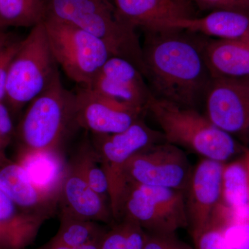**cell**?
Listing matches in <instances>:
<instances>
[{
  "instance_id": "ac0fdd59",
  "label": "cell",
  "mask_w": 249,
  "mask_h": 249,
  "mask_svg": "<svg viewBox=\"0 0 249 249\" xmlns=\"http://www.w3.org/2000/svg\"><path fill=\"white\" fill-rule=\"evenodd\" d=\"M17 162L29 177L32 182L41 191L60 195L68 164L60 152H19Z\"/></svg>"
},
{
  "instance_id": "52a82bcc",
  "label": "cell",
  "mask_w": 249,
  "mask_h": 249,
  "mask_svg": "<svg viewBox=\"0 0 249 249\" xmlns=\"http://www.w3.org/2000/svg\"><path fill=\"white\" fill-rule=\"evenodd\" d=\"M122 219L134 221L150 233H177L188 227L185 193L164 187L127 183L121 203Z\"/></svg>"
},
{
  "instance_id": "e0dca14e",
  "label": "cell",
  "mask_w": 249,
  "mask_h": 249,
  "mask_svg": "<svg viewBox=\"0 0 249 249\" xmlns=\"http://www.w3.org/2000/svg\"><path fill=\"white\" fill-rule=\"evenodd\" d=\"M0 188L18 207L31 213L53 215L60 195L41 191L17 161L10 160L0 168Z\"/></svg>"
},
{
  "instance_id": "83f0119b",
  "label": "cell",
  "mask_w": 249,
  "mask_h": 249,
  "mask_svg": "<svg viewBox=\"0 0 249 249\" xmlns=\"http://www.w3.org/2000/svg\"><path fill=\"white\" fill-rule=\"evenodd\" d=\"M13 129L9 109L4 103H0V168L10 161L6 151L12 138Z\"/></svg>"
},
{
  "instance_id": "e575fe53",
  "label": "cell",
  "mask_w": 249,
  "mask_h": 249,
  "mask_svg": "<svg viewBox=\"0 0 249 249\" xmlns=\"http://www.w3.org/2000/svg\"><path fill=\"white\" fill-rule=\"evenodd\" d=\"M242 157V159H243L244 161H245L246 168H247L249 184V148H248V147H244Z\"/></svg>"
},
{
  "instance_id": "277c9868",
  "label": "cell",
  "mask_w": 249,
  "mask_h": 249,
  "mask_svg": "<svg viewBox=\"0 0 249 249\" xmlns=\"http://www.w3.org/2000/svg\"><path fill=\"white\" fill-rule=\"evenodd\" d=\"M76 123V93L62 85L60 73L31 101L19 127L22 150L60 152V145Z\"/></svg>"
},
{
  "instance_id": "74e56055",
  "label": "cell",
  "mask_w": 249,
  "mask_h": 249,
  "mask_svg": "<svg viewBox=\"0 0 249 249\" xmlns=\"http://www.w3.org/2000/svg\"></svg>"
},
{
  "instance_id": "d4e9b609",
  "label": "cell",
  "mask_w": 249,
  "mask_h": 249,
  "mask_svg": "<svg viewBox=\"0 0 249 249\" xmlns=\"http://www.w3.org/2000/svg\"><path fill=\"white\" fill-rule=\"evenodd\" d=\"M190 233L195 249H235L226 238L222 226L214 221Z\"/></svg>"
},
{
  "instance_id": "ffe728a7",
  "label": "cell",
  "mask_w": 249,
  "mask_h": 249,
  "mask_svg": "<svg viewBox=\"0 0 249 249\" xmlns=\"http://www.w3.org/2000/svg\"><path fill=\"white\" fill-rule=\"evenodd\" d=\"M107 230L101 223L76 217L61 208L58 231L48 242L67 247H79L101 240Z\"/></svg>"
},
{
  "instance_id": "3957f363",
  "label": "cell",
  "mask_w": 249,
  "mask_h": 249,
  "mask_svg": "<svg viewBox=\"0 0 249 249\" xmlns=\"http://www.w3.org/2000/svg\"><path fill=\"white\" fill-rule=\"evenodd\" d=\"M46 16L83 29L107 46L114 56L144 73L142 47L136 29L121 20L106 0H45ZM45 16V17H46Z\"/></svg>"
},
{
  "instance_id": "f1b7e54d",
  "label": "cell",
  "mask_w": 249,
  "mask_h": 249,
  "mask_svg": "<svg viewBox=\"0 0 249 249\" xmlns=\"http://www.w3.org/2000/svg\"><path fill=\"white\" fill-rule=\"evenodd\" d=\"M124 228L125 249H143L147 232L139 224L128 219L119 221Z\"/></svg>"
},
{
  "instance_id": "30bf717a",
  "label": "cell",
  "mask_w": 249,
  "mask_h": 249,
  "mask_svg": "<svg viewBox=\"0 0 249 249\" xmlns=\"http://www.w3.org/2000/svg\"><path fill=\"white\" fill-rule=\"evenodd\" d=\"M208 119L231 136L249 134V76H213L206 96Z\"/></svg>"
},
{
  "instance_id": "8992f818",
  "label": "cell",
  "mask_w": 249,
  "mask_h": 249,
  "mask_svg": "<svg viewBox=\"0 0 249 249\" xmlns=\"http://www.w3.org/2000/svg\"><path fill=\"white\" fill-rule=\"evenodd\" d=\"M46 34L55 62L67 76L88 88L108 59L114 56L102 41L72 24L46 16Z\"/></svg>"
},
{
  "instance_id": "9a60e30c",
  "label": "cell",
  "mask_w": 249,
  "mask_h": 249,
  "mask_svg": "<svg viewBox=\"0 0 249 249\" xmlns=\"http://www.w3.org/2000/svg\"><path fill=\"white\" fill-rule=\"evenodd\" d=\"M121 20L145 31L161 22L195 17L188 0H107Z\"/></svg>"
},
{
  "instance_id": "4fadbf2b",
  "label": "cell",
  "mask_w": 249,
  "mask_h": 249,
  "mask_svg": "<svg viewBox=\"0 0 249 249\" xmlns=\"http://www.w3.org/2000/svg\"><path fill=\"white\" fill-rule=\"evenodd\" d=\"M88 88L145 111L152 94L139 69L132 62L118 56L108 59Z\"/></svg>"
},
{
  "instance_id": "5b68a950",
  "label": "cell",
  "mask_w": 249,
  "mask_h": 249,
  "mask_svg": "<svg viewBox=\"0 0 249 249\" xmlns=\"http://www.w3.org/2000/svg\"><path fill=\"white\" fill-rule=\"evenodd\" d=\"M60 73L43 22L31 28L10 67L6 101L17 111L45 91Z\"/></svg>"
},
{
  "instance_id": "5bb4252c",
  "label": "cell",
  "mask_w": 249,
  "mask_h": 249,
  "mask_svg": "<svg viewBox=\"0 0 249 249\" xmlns=\"http://www.w3.org/2000/svg\"><path fill=\"white\" fill-rule=\"evenodd\" d=\"M60 204L62 209L81 219L107 224L116 223L109 201L93 191L71 163L68 165L62 183Z\"/></svg>"
},
{
  "instance_id": "7c38bea8",
  "label": "cell",
  "mask_w": 249,
  "mask_h": 249,
  "mask_svg": "<svg viewBox=\"0 0 249 249\" xmlns=\"http://www.w3.org/2000/svg\"><path fill=\"white\" fill-rule=\"evenodd\" d=\"M225 163L203 158L193 167L185 192L190 232L209 224L222 204V175Z\"/></svg>"
},
{
  "instance_id": "1f68e13d",
  "label": "cell",
  "mask_w": 249,
  "mask_h": 249,
  "mask_svg": "<svg viewBox=\"0 0 249 249\" xmlns=\"http://www.w3.org/2000/svg\"><path fill=\"white\" fill-rule=\"evenodd\" d=\"M99 249H125L124 228L121 222L111 224L100 243Z\"/></svg>"
},
{
  "instance_id": "836d02e7",
  "label": "cell",
  "mask_w": 249,
  "mask_h": 249,
  "mask_svg": "<svg viewBox=\"0 0 249 249\" xmlns=\"http://www.w3.org/2000/svg\"><path fill=\"white\" fill-rule=\"evenodd\" d=\"M101 241V240L88 244V245L79 246V247H67V246L53 245L47 242L45 245H42L37 249H99Z\"/></svg>"
},
{
  "instance_id": "44dd1931",
  "label": "cell",
  "mask_w": 249,
  "mask_h": 249,
  "mask_svg": "<svg viewBox=\"0 0 249 249\" xmlns=\"http://www.w3.org/2000/svg\"><path fill=\"white\" fill-rule=\"evenodd\" d=\"M45 0H0V30L5 28H33L43 22Z\"/></svg>"
},
{
  "instance_id": "484cf974",
  "label": "cell",
  "mask_w": 249,
  "mask_h": 249,
  "mask_svg": "<svg viewBox=\"0 0 249 249\" xmlns=\"http://www.w3.org/2000/svg\"><path fill=\"white\" fill-rule=\"evenodd\" d=\"M23 39H18L6 33L0 42V103L6 99V83L10 67L22 45Z\"/></svg>"
},
{
  "instance_id": "d6986e66",
  "label": "cell",
  "mask_w": 249,
  "mask_h": 249,
  "mask_svg": "<svg viewBox=\"0 0 249 249\" xmlns=\"http://www.w3.org/2000/svg\"><path fill=\"white\" fill-rule=\"evenodd\" d=\"M204 52L213 76H249V37L206 41Z\"/></svg>"
},
{
  "instance_id": "4316f807",
  "label": "cell",
  "mask_w": 249,
  "mask_h": 249,
  "mask_svg": "<svg viewBox=\"0 0 249 249\" xmlns=\"http://www.w3.org/2000/svg\"><path fill=\"white\" fill-rule=\"evenodd\" d=\"M42 216L52 214L44 213H31L18 207L0 188V221L6 222H24Z\"/></svg>"
},
{
  "instance_id": "7402d4cb",
  "label": "cell",
  "mask_w": 249,
  "mask_h": 249,
  "mask_svg": "<svg viewBox=\"0 0 249 249\" xmlns=\"http://www.w3.org/2000/svg\"><path fill=\"white\" fill-rule=\"evenodd\" d=\"M222 204L230 209L249 205V184L243 159L224 164L222 175Z\"/></svg>"
},
{
  "instance_id": "9c48e42d",
  "label": "cell",
  "mask_w": 249,
  "mask_h": 249,
  "mask_svg": "<svg viewBox=\"0 0 249 249\" xmlns=\"http://www.w3.org/2000/svg\"><path fill=\"white\" fill-rule=\"evenodd\" d=\"M193 168L183 149L162 142L132 156L124 168V178L126 183L164 187L185 193Z\"/></svg>"
},
{
  "instance_id": "8fae6325",
  "label": "cell",
  "mask_w": 249,
  "mask_h": 249,
  "mask_svg": "<svg viewBox=\"0 0 249 249\" xmlns=\"http://www.w3.org/2000/svg\"><path fill=\"white\" fill-rule=\"evenodd\" d=\"M76 93V123L93 134L119 133L142 119L143 110L114 101L88 88Z\"/></svg>"
},
{
  "instance_id": "8d00e7d4",
  "label": "cell",
  "mask_w": 249,
  "mask_h": 249,
  "mask_svg": "<svg viewBox=\"0 0 249 249\" xmlns=\"http://www.w3.org/2000/svg\"><path fill=\"white\" fill-rule=\"evenodd\" d=\"M6 33L4 32L3 30H0V42L2 41L3 39H4V37H5V36H6Z\"/></svg>"
},
{
  "instance_id": "6da1fadb",
  "label": "cell",
  "mask_w": 249,
  "mask_h": 249,
  "mask_svg": "<svg viewBox=\"0 0 249 249\" xmlns=\"http://www.w3.org/2000/svg\"><path fill=\"white\" fill-rule=\"evenodd\" d=\"M145 32L143 76L150 83L152 96L196 109L205 99L213 78L205 57L206 41L178 29Z\"/></svg>"
},
{
  "instance_id": "f546056e",
  "label": "cell",
  "mask_w": 249,
  "mask_h": 249,
  "mask_svg": "<svg viewBox=\"0 0 249 249\" xmlns=\"http://www.w3.org/2000/svg\"><path fill=\"white\" fill-rule=\"evenodd\" d=\"M198 7L204 11H236L249 15V0H193Z\"/></svg>"
},
{
  "instance_id": "2e32d148",
  "label": "cell",
  "mask_w": 249,
  "mask_h": 249,
  "mask_svg": "<svg viewBox=\"0 0 249 249\" xmlns=\"http://www.w3.org/2000/svg\"><path fill=\"white\" fill-rule=\"evenodd\" d=\"M178 29L217 40H238L249 37V15L218 10L201 18H185L161 22L151 30Z\"/></svg>"
},
{
  "instance_id": "cb8c5ba5",
  "label": "cell",
  "mask_w": 249,
  "mask_h": 249,
  "mask_svg": "<svg viewBox=\"0 0 249 249\" xmlns=\"http://www.w3.org/2000/svg\"><path fill=\"white\" fill-rule=\"evenodd\" d=\"M50 218L43 216L24 222L0 221V249L27 248L35 242L42 225Z\"/></svg>"
},
{
  "instance_id": "603a6c76",
  "label": "cell",
  "mask_w": 249,
  "mask_h": 249,
  "mask_svg": "<svg viewBox=\"0 0 249 249\" xmlns=\"http://www.w3.org/2000/svg\"><path fill=\"white\" fill-rule=\"evenodd\" d=\"M71 164L93 191L109 201L107 176L92 144L87 142L80 147Z\"/></svg>"
},
{
  "instance_id": "d6a6232c",
  "label": "cell",
  "mask_w": 249,
  "mask_h": 249,
  "mask_svg": "<svg viewBox=\"0 0 249 249\" xmlns=\"http://www.w3.org/2000/svg\"><path fill=\"white\" fill-rule=\"evenodd\" d=\"M178 239L177 233L147 232V240L143 249H170L175 245Z\"/></svg>"
},
{
  "instance_id": "ba28073f",
  "label": "cell",
  "mask_w": 249,
  "mask_h": 249,
  "mask_svg": "<svg viewBox=\"0 0 249 249\" xmlns=\"http://www.w3.org/2000/svg\"><path fill=\"white\" fill-rule=\"evenodd\" d=\"M165 142L161 132L154 130L142 119L122 132L93 134V148L107 176L109 199L116 222L120 220L121 203L126 183L124 168L132 156L152 144Z\"/></svg>"
},
{
  "instance_id": "4dcf8cb0",
  "label": "cell",
  "mask_w": 249,
  "mask_h": 249,
  "mask_svg": "<svg viewBox=\"0 0 249 249\" xmlns=\"http://www.w3.org/2000/svg\"><path fill=\"white\" fill-rule=\"evenodd\" d=\"M228 242L235 249H249V222L232 224L223 227Z\"/></svg>"
},
{
  "instance_id": "7a4b0ae2",
  "label": "cell",
  "mask_w": 249,
  "mask_h": 249,
  "mask_svg": "<svg viewBox=\"0 0 249 249\" xmlns=\"http://www.w3.org/2000/svg\"><path fill=\"white\" fill-rule=\"evenodd\" d=\"M147 111L161 129L165 142L209 159L228 163L242 155L244 146L214 125L196 109L177 106L150 96Z\"/></svg>"
},
{
  "instance_id": "d590c367",
  "label": "cell",
  "mask_w": 249,
  "mask_h": 249,
  "mask_svg": "<svg viewBox=\"0 0 249 249\" xmlns=\"http://www.w3.org/2000/svg\"><path fill=\"white\" fill-rule=\"evenodd\" d=\"M170 249H195L194 247H191L188 244L186 243V242H183L180 240V239H178V240L177 241L176 243L175 244V245L173 246Z\"/></svg>"
}]
</instances>
